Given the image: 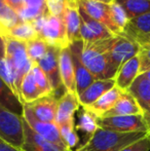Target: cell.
<instances>
[{
	"label": "cell",
	"mask_w": 150,
	"mask_h": 151,
	"mask_svg": "<svg viewBox=\"0 0 150 151\" xmlns=\"http://www.w3.org/2000/svg\"><path fill=\"white\" fill-rule=\"evenodd\" d=\"M109 6H110L111 19H112L114 25L117 27V29L120 31V34H121L122 31L124 30V28L126 27V25H128V20H130L128 17V14L116 0H113L109 4Z\"/></svg>",
	"instance_id": "34"
},
{
	"label": "cell",
	"mask_w": 150,
	"mask_h": 151,
	"mask_svg": "<svg viewBox=\"0 0 150 151\" xmlns=\"http://www.w3.org/2000/svg\"><path fill=\"white\" fill-rule=\"evenodd\" d=\"M0 77L3 79V81L7 84L8 88L12 91V93H14L19 99L16 83H14V74H12L11 68H10V65L7 60V57H6L5 39H4V36H2V35H0Z\"/></svg>",
	"instance_id": "25"
},
{
	"label": "cell",
	"mask_w": 150,
	"mask_h": 151,
	"mask_svg": "<svg viewBox=\"0 0 150 151\" xmlns=\"http://www.w3.org/2000/svg\"><path fill=\"white\" fill-rule=\"evenodd\" d=\"M81 107L78 100V96L73 91H66L58 100L56 120L58 125L75 119V113Z\"/></svg>",
	"instance_id": "15"
},
{
	"label": "cell",
	"mask_w": 150,
	"mask_h": 151,
	"mask_svg": "<svg viewBox=\"0 0 150 151\" xmlns=\"http://www.w3.org/2000/svg\"><path fill=\"white\" fill-rule=\"evenodd\" d=\"M47 12L46 0H23V7L18 14L23 22H33Z\"/></svg>",
	"instance_id": "24"
},
{
	"label": "cell",
	"mask_w": 150,
	"mask_h": 151,
	"mask_svg": "<svg viewBox=\"0 0 150 151\" xmlns=\"http://www.w3.org/2000/svg\"><path fill=\"white\" fill-rule=\"evenodd\" d=\"M61 48L56 46L48 45L47 52L37 63V65L42 69V71L45 73L46 77L50 80V83L52 86L54 95L57 98H60L62 95L66 93L64 86L62 83L60 76V69H59V54Z\"/></svg>",
	"instance_id": "8"
},
{
	"label": "cell",
	"mask_w": 150,
	"mask_h": 151,
	"mask_svg": "<svg viewBox=\"0 0 150 151\" xmlns=\"http://www.w3.org/2000/svg\"><path fill=\"white\" fill-rule=\"evenodd\" d=\"M98 116L94 114L92 111L84 107H81V111L78 115V122L75 124L76 129L84 133L86 136V141L95 134L98 129Z\"/></svg>",
	"instance_id": "27"
},
{
	"label": "cell",
	"mask_w": 150,
	"mask_h": 151,
	"mask_svg": "<svg viewBox=\"0 0 150 151\" xmlns=\"http://www.w3.org/2000/svg\"><path fill=\"white\" fill-rule=\"evenodd\" d=\"M4 39H5L6 57L14 74V83H16L17 91L20 99V86L22 80L25 75L31 70L33 64L27 54L25 42L18 41L7 36H4Z\"/></svg>",
	"instance_id": "4"
},
{
	"label": "cell",
	"mask_w": 150,
	"mask_h": 151,
	"mask_svg": "<svg viewBox=\"0 0 150 151\" xmlns=\"http://www.w3.org/2000/svg\"><path fill=\"white\" fill-rule=\"evenodd\" d=\"M48 44L39 36L35 39L26 42V50L32 64H37L47 52Z\"/></svg>",
	"instance_id": "32"
},
{
	"label": "cell",
	"mask_w": 150,
	"mask_h": 151,
	"mask_svg": "<svg viewBox=\"0 0 150 151\" xmlns=\"http://www.w3.org/2000/svg\"><path fill=\"white\" fill-rule=\"evenodd\" d=\"M140 114H143V110L136 99L128 91H122L113 107L101 117L118 115H140Z\"/></svg>",
	"instance_id": "19"
},
{
	"label": "cell",
	"mask_w": 150,
	"mask_h": 151,
	"mask_svg": "<svg viewBox=\"0 0 150 151\" xmlns=\"http://www.w3.org/2000/svg\"><path fill=\"white\" fill-rule=\"evenodd\" d=\"M0 138L17 147L24 143L23 116L14 113L0 103Z\"/></svg>",
	"instance_id": "5"
},
{
	"label": "cell",
	"mask_w": 150,
	"mask_h": 151,
	"mask_svg": "<svg viewBox=\"0 0 150 151\" xmlns=\"http://www.w3.org/2000/svg\"><path fill=\"white\" fill-rule=\"evenodd\" d=\"M0 103L11 112L23 116V110H24L23 104L1 77H0Z\"/></svg>",
	"instance_id": "29"
},
{
	"label": "cell",
	"mask_w": 150,
	"mask_h": 151,
	"mask_svg": "<svg viewBox=\"0 0 150 151\" xmlns=\"http://www.w3.org/2000/svg\"><path fill=\"white\" fill-rule=\"evenodd\" d=\"M40 97H41V93L38 90V86L36 82H35L32 71L30 70L23 78L22 83H21L20 101L24 105V104H28L35 101Z\"/></svg>",
	"instance_id": "26"
},
{
	"label": "cell",
	"mask_w": 150,
	"mask_h": 151,
	"mask_svg": "<svg viewBox=\"0 0 150 151\" xmlns=\"http://www.w3.org/2000/svg\"><path fill=\"white\" fill-rule=\"evenodd\" d=\"M143 117H144L145 121H146L147 127H149L150 125V112H144V113H143Z\"/></svg>",
	"instance_id": "41"
},
{
	"label": "cell",
	"mask_w": 150,
	"mask_h": 151,
	"mask_svg": "<svg viewBox=\"0 0 150 151\" xmlns=\"http://www.w3.org/2000/svg\"><path fill=\"white\" fill-rule=\"evenodd\" d=\"M128 14V19L150 12V0H116Z\"/></svg>",
	"instance_id": "31"
},
{
	"label": "cell",
	"mask_w": 150,
	"mask_h": 151,
	"mask_svg": "<svg viewBox=\"0 0 150 151\" xmlns=\"http://www.w3.org/2000/svg\"><path fill=\"white\" fill-rule=\"evenodd\" d=\"M22 20L18 12L10 7L4 0H0V35H3L7 30L18 25Z\"/></svg>",
	"instance_id": "30"
},
{
	"label": "cell",
	"mask_w": 150,
	"mask_h": 151,
	"mask_svg": "<svg viewBox=\"0 0 150 151\" xmlns=\"http://www.w3.org/2000/svg\"><path fill=\"white\" fill-rule=\"evenodd\" d=\"M63 21L69 44L82 40L80 35V16L78 9V0H66L63 12Z\"/></svg>",
	"instance_id": "14"
},
{
	"label": "cell",
	"mask_w": 150,
	"mask_h": 151,
	"mask_svg": "<svg viewBox=\"0 0 150 151\" xmlns=\"http://www.w3.org/2000/svg\"><path fill=\"white\" fill-rule=\"evenodd\" d=\"M65 4L66 0H46L48 12L56 17H63Z\"/></svg>",
	"instance_id": "37"
},
{
	"label": "cell",
	"mask_w": 150,
	"mask_h": 151,
	"mask_svg": "<svg viewBox=\"0 0 150 151\" xmlns=\"http://www.w3.org/2000/svg\"><path fill=\"white\" fill-rule=\"evenodd\" d=\"M31 71L34 76L35 82H36L38 90H39L40 93H41V97L47 95H54V91H52V86L50 83V80L46 77L45 73L42 71V69L37 65V64H33L32 68H31Z\"/></svg>",
	"instance_id": "35"
},
{
	"label": "cell",
	"mask_w": 150,
	"mask_h": 151,
	"mask_svg": "<svg viewBox=\"0 0 150 151\" xmlns=\"http://www.w3.org/2000/svg\"><path fill=\"white\" fill-rule=\"evenodd\" d=\"M115 86V80L111 79H97L88 86L81 93L78 95V100L81 107H88L94 104L106 91Z\"/></svg>",
	"instance_id": "17"
},
{
	"label": "cell",
	"mask_w": 150,
	"mask_h": 151,
	"mask_svg": "<svg viewBox=\"0 0 150 151\" xmlns=\"http://www.w3.org/2000/svg\"><path fill=\"white\" fill-rule=\"evenodd\" d=\"M2 36H7L21 42H28L38 37V34L31 22H20L18 25L7 30Z\"/></svg>",
	"instance_id": "28"
},
{
	"label": "cell",
	"mask_w": 150,
	"mask_h": 151,
	"mask_svg": "<svg viewBox=\"0 0 150 151\" xmlns=\"http://www.w3.org/2000/svg\"><path fill=\"white\" fill-rule=\"evenodd\" d=\"M58 100L55 95H47L38 98L37 100L28 104H24V107L30 110V112L40 121L55 122L57 113Z\"/></svg>",
	"instance_id": "13"
},
{
	"label": "cell",
	"mask_w": 150,
	"mask_h": 151,
	"mask_svg": "<svg viewBox=\"0 0 150 151\" xmlns=\"http://www.w3.org/2000/svg\"><path fill=\"white\" fill-rule=\"evenodd\" d=\"M59 129H60L62 138L64 139L68 148L70 150L74 151V148L79 143V136H78L75 127V119L60 124Z\"/></svg>",
	"instance_id": "33"
},
{
	"label": "cell",
	"mask_w": 150,
	"mask_h": 151,
	"mask_svg": "<svg viewBox=\"0 0 150 151\" xmlns=\"http://www.w3.org/2000/svg\"><path fill=\"white\" fill-rule=\"evenodd\" d=\"M146 136L147 133H118L99 127L94 135L74 151H120Z\"/></svg>",
	"instance_id": "2"
},
{
	"label": "cell",
	"mask_w": 150,
	"mask_h": 151,
	"mask_svg": "<svg viewBox=\"0 0 150 151\" xmlns=\"http://www.w3.org/2000/svg\"><path fill=\"white\" fill-rule=\"evenodd\" d=\"M147 135H148L149 137H150V125L148 127V132H147Z\"/></svg>",
	"instance_id": "45"
},
{
	"label": "cell",
	"mask_w": 150,
	"mask_h": 151,
	"mask_svg": "<svg viewBox=\"0 0 150 151\" xmlns=\"http://www.w3.org/2000/svg\"><path fill=\"white\" fill-rule=\"evenodd\" d=\"M23 124H24V143L21 147L23 151H63L33 131L24 118H23Z\"/></svg>",
	"instance_id": "20"
},
{
	"label": "cell",
	"mask_w": 150,
	"mask_h": 151,
	"mask_svg": "<svg viewBox=\"0 0 150 151\" xmlns=\"http://www.w3.org/2000/svg\"><path fill=\"white\" fill-rule=\"evenodd\" d=\"M120 151H150V137L147 135L146 137L142 138Z\"/></svg>",
	"instance_id": "38"
},
{
	"label": "cell",
	"mask_w": 150,
	"mask_h": 151,
	"mask_svg": "<svg viewBox=\"0 0 150 151\" xmlns=\"http://www.w3.org/2000/svg\"><path fill=\"white\" fill-rule=\"evenodd\" d=\"M0 151H23L22 148L14 146L0 138Z\"/></svg>",
	"instance_id": "39"
},
{
	"label": "cell",
	"mask_w": 150,
	"mask_h": 151,
	"mask_svg": "<svg viewBox=\"0 0 150 151\" xmlns=\"http://www.w3.org/2000/svg\"><path fill=\"white\" fill-rule=\"evenodd\" d=\"M23 118L26 120V122L33 131L36 132L38 135L41 136L46 141L52 143L63 151H72L69 149L67 144L65 143L61 135L59 125L56 122H44V121L38 120L26 107H24L23 110Z\"/></svg>",
	"instance_id": "7"
},
{
	"label": "cell",
	"mask_w": 150,
	"mask_h": 151,
	"mask_svg": "<svg viewBox=\"0 0 150 151\" xmlns=\"http://www.w3.org/2000/svg\"><path fill=\"white\" fill-rule=\"evenodd\" d=\"M150 34V12L135 17L128 20V23L120 35H123L136 42H140Z\"/></svg>",
	"instance_id": "21"
},
{
	"label": "cell",
	"mask_w": 150,
	"mask_h": 151,
	"mask_svg": "<svg viewBox=\"0 0 150 151\" xmlns=\"http://www.w3.org/2000/svg\"><path fill=\"white\" fill-rule=\"evenodd\" d=\"M114 40L115 36L95 42H83L82 62L96 79H114L117 73L118 70L113 66L110 58Z\"/></svg>",
	"instance_id": "1"
},
{
	"label": "cell",
	"mask_w": 150,
	"mask_h": 151,
	"mask_svg": "<svg viewBox=\"0 0 150 151\" xmlns=\"http://www.w3.org/2000/svg\"><path fill=\"white\" fill-rule=\"evenodd\" d=\"M126 91L136 99L142 108L143 113L150 112V81L144 73L139 74Z\"/></svg>",
	"instance_id": "22"
},
{
	"label": "cell",
	"mask_w": 150,
	"mask_h": 151,
	"mask_svg": "<svg viewBox=\"0 0 150 151\" xmlns=\"http://www.w3.org/2000/svg\"><path fill=\"white\" fill-rule=\"evenodd\" d=\"M31 23L36 30L38 36L42 38L48 45L59 48L69 46L63 17H56L47 12L35 19Z\"/></svg>",
	"instance_id": "3"
},
{
	"label": "cell",
	"mask_w": 150,
	"mask_h": 151,
	"mask_svg": "<svg viewBox=\"0 0 150 151\" xmlns=\"http://www.w3.org/2000/svg\"><path fill=\"white\" fill-rule=\"evenodd\" d=\"M143 43H150V34L147 35L146 37H144L140 42H139V44H143Z\"/></svg>",
	"instance_id": "42"
},
{
	"label": "cell",
	"mask_w": 150,
	"mask_h": 151,
	"mask_svg": "<svg viewBox=\"0 0 150 151\" xmlns=\"http://www.w3.org/2000/svg\"><path fill=\"white\" fill-rule=\"evenodd\" d=\"M59 69L62 83L67 91L76 93V80L71 52L68 47L61 48L59 54Z\"/></svg>",
	"instance_id": "18"
},
{
	"label": "cell",
	"mask_w": 150,
	"mask_h": 151,
	"mask_svg": "<svg viewBox=\"0 0 150 151\" xmlns=\"http://www.w3.org/2000/svg\"><path fill=\"white\" fill-rule=\"evenodd\" d=\"M94 1H99V2H103V3H106V4H110L113 0H94Z\"/></svg>",
	"instance_id": "43"
},
{
	"label": "cell",
	"mask_w": 150,
	"mask_h": 151,
	"mask_svg": "<svg viewBox=\"0 0 150 151\" xmlns=\"http://www.w3.org/2000/svg\"><path fill=\"white\" fill-rule=\"evenodd\" d=\"M122 91H120L117 86H114L111 90L104 93L102 97H100L94 104H92L88 107H84L86 109H88L90 111H92L94 114H96L98 117L103 116L107 111L111 109L114 106V104L116 103V101L118 100V98L120 97Z\"/></svg>",
	"instance_id": "23"
},
{
	"label": "cell",
	"mask_w": 150,
	"mask_h": 151,
	"mask_svg": "<svg viewBox=\"0 0 150 151\" xmlns=\"http://www.w3.org/2000/svg\"><path fill=\"white\" fill-rule=\"evenodd\" d=\"M140 56H136L123 63L118 69L114 80L115 86L122 91H126L134 80L141 74Z\"/></svg>",
	"instance_id": "16"
},
{
	"label": "cell",
	"mask_w": 150,
	"mask_h": 151,
	"mask_svg": "<svg viewBox=\"0 0 150 151\" xmlns=\"http://www.w3.org/2000/svg\"><path fill=\"white\" fill-rule=\"evenodd\" d=\"M140 63L141 68L140 71L141 73H144L150 69V43H143L140 44Z\"/></svg>",
	"instance_id": "36"
},
{
	"label": "cell",
	"mask_w": 150,
	"mask_h": 151,
	"mask_svg": "<svg viewBox=\"0 0 150 151\" xmlns=\"http://www.w3.org/2000/svg\"><path fill=\"white\" fill-rule=\"evenodd\" d=\"M82 46L83 41H75L73 43L69 44V50L71 52V58H72L73 67H74L75 73V80H76V93L77 96L81 93L88 86L93 83L95 80H97L94 77L92 73L88 71V69L85 67L81 59Z\"/></svg>",
	"instance_id": "9"
},
{
	"label": "cell",
	"mask_w": 150,
	"mask_h": 151,
	"mask_svg": "<svg viewBox=\"0 0 150 151\" xmlns=\"http://www.w3.org/2000/svg\"><path fill=\"white\" fill-rule=\"evenodd\" d=\"M139 52H140V44L138 42L123 35H117L115 36V40L111 48V62L114 67L118 70L122 64L138 56Z\"/></svg>",
	"instance_id": "10"
},
{
	"label": "cell",
	"mask_w": 150,
	"mask_h": 151,
	"mask_svg": "<svg viewBox=\"0 0 150 151\" xmlns=\"http://www.w3.org/2000/svg\"><path fill=\"white\" fill-rule=\"evenodd\" d=\"M4 2L8 4L11 8H14L18 14L23 7V0H4Z\"/></svg>",
	"instance_id": "40"
},
{
	"label": "cell",
	"mask_w": 150,
	"mask_h": 151,
	"mask_svg": "<svg viewBox=\"0 0 150 151\" xmlns=\"http://www.w3.org/2000/svg\"><path fill=\"white\" fill-rule=\"evenodd\" d=\"M98 125L102 129L118 133H147L148 127L143 114L99 117Z\"/></svg>",
	"instance_id": "6"
},
{
	"label": "cell",
	"mask_w": 150,
	"mask_h": 151,
	"mask_svg": "<svg viewBox=\"0 0 150 151\" xmlns=\"http://www.w3.org/2000/svg\"><path fill=\"white\" fill-rule=\"evenodd\" d=\"M144 74H145V76L147 77V79H148L149 81H150V69H148L147 71H145Z\"/></svg>",
	"instance_id": "44"
},
{
	"label": "cell",
	"mask_w": 150,
	"mask_h": 151,
	"mask_svg": "<svg viewBox=\"0 0 150 151\" xmlns=\"http://www.w3.org/2000/svg\"><path fill=\"white\" fill-rule=\"evenodd\" d=\"M78 9L80 16V35L83 42H95L115 36L104 25L90 18L79 5Z\"/></svg>",
	"instance_id": "11"
},
{
	"label": "cell",
	"mask_w": 150,
	"mask_h": 151,
	"mask_svg": "<svg viewBox=\"0 0 150 151\" xmlns=\"http://www.w3.org/2000/svg\"><path fill=\"white\" fill-rule=\"evenodd\" d=\"M78 5L92 19L104 25L113 35H120V31L114 25L112 19H111L109 4L94 1V0H78Z\"/></svg>",
	"instance_id": "12"
}]
</instances>
